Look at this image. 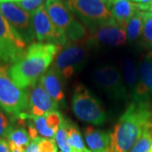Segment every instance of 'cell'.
<instances>
[{
	"mask_svg": "<svg viewBox=\"0 0 152 152\" xmlns=\"http://www.w3.org/2000/svg\"><path fill=\"white\" fill-rule=\"evenodd\" d=\"M61 48L58 44L33 42L26 54L10 67L9 75L17 86L27 90L48 69Z\"/></svg>",
	"mask_w": 152,
	"mask_h": 152,
	"instance_id": "cell-1",
	"label": "cell"
},
{
	"mask_svg": "<svg viewBox=\"0 0 152 152\" xmlns=\"http://www.w3.org/2000/svg\"><path fill=\"white\" fill-rule=\"evenodd\" d=\"M152 121V110L146 101H134L118 121L111 134L115 152H129Z\"/></svg>",
	"mask_w": 152,
	"mask_h": 152,
	"instance_id": "cell-2",
	"label": "cell"
},
{
	"mask_svg": "<svg viewBox=\"0 0 152 152\" xmlns=\"http://www.w3.org/2000/svg\"><path fill=\"white\" fill-rule=\"evenodd\" d=\"M45 10L55 27L64 34L69 42L75 43L87 40V31L73 16L72 12L63 0H46Z\"/></svg>",
	"mask_w": 152,
	"mask_h": 152,
	"instance_id": "cell-3",
	"label": "cell"
},
{
	"mask_svg": "<svg viewBox=\"0 0 152 152\" xmlns=\"http://www.w3.org/2000/svg\"><path fill=\"white\" fill-rule=\"evenodd\" d=\"M72 110L77 118L88 124L102 125L107 120L101 102L83 85H78L75 89Z\"/></svg>",
	"mask_w": 152,
	"mask_h": 152,
	"instance_id": "cell-4",
	"label": "cell"
},
{
	"mask_svg": "<svg viewBox=\"0 0 152 152\" xmlns=\"http://www.w3.org/2000/svg\"><path fill=\"white\" fill-rule=\"evenodd\" d=\"M8 70L7 66L0 64V109L15 118L26 112L27 90L17 86Z\"/></svg>",
	"mask_w": 152,
	"mask_h": 152,
	"instance_id": "cell-5",
	"label": "cell"
},
{
	"mask_svg": "<svg viewBox=\"0 0 152 152\" xmlns=\"http://www.w3.org/2000/svg\"><path fill=\"white\" fill-rule=\"evenodd\" d=\"M65 4L89 30L113 20L111 10L103 0H65Z\"/></svg>",
	"mask_w": 152,
	"mask_h": 152,
	"instance_id": "cell-6",
	"label": "cell"
},
{
	"mask_svg": "<svg viewBox=\"0 0 152 152\" xmlns=\"http://www.w3.org/2000/svg\"><path fill=\"white\" fill-rule=\"evenodd\" d=\"M88 56V49L84 42L82 44L69 43L62 47L55 57L52 67L59 74L63 80H69L76 73L83 69L86 64Z\"/></svg>",
	"mask_w": 152,
	"mask_h": 152,
	"instance_id": "cell-7",
	"label": "cell"
},
{
	"mask_svg": "<svg viewBox=\"0 0 152 152\" xmlns=\"http://www.w3.org/2000/svg\"><path fill=\"white\" fill-rule=\"evenodd\" d=\"M26 45L0 13V61L15 64L26 54Z\"/></svg>",
	"mask_w": 152,
	"mask_h": 152,
	"instance_id": "cell-8",
	"label": "cell"
},
{
	"mask_svg": "<svg viewBox=\"0 0 152 152\" xmlns=\"http://www.w3.org/2000/svg\"><path fill=\"white\" fill-rule=\"evenodd\" d=\"M0 13L26 43L32 42L35 33L33 30L31 14L23 10L15 3L11 2H0Z\"/></svg>",
	"mask_w": 152,
	"mask_h": 152,
	"instance_id": "cell-9",
	"label": "cell"
},
{
	"mask_svg": "<svg viewBox=\"0 0 152 152\" xmlns=\"http://www.w3.org/2000/svg\"><path fill=\"white\" fill-rule=\"evenodd\" d=\"M95 83L110 97L115 100H124L128 93L119 70L113 65H106L93 72Z\"/></svg>",
	"mask_w": 152,
	"mask_h": 152,
	"instance_id": "cell-10",
	"label": "cell"
},
{
	"mask_svg": "<svg viewBox=\"0 0 152 152\" xmlns=\"http://www.w3.org/2000/svg\"><path fill=\"white\" fill-rule=\"evenodd\" d=\"M32 26L35 37L39 42L58 44L61 47L69 43L65 35L55 27L45 10L44 4L40 6L32 14Z\"/></svg>",
	"mask_w": 152,
	"mask_h": 152,
	"instance_id": "cell-11",
	"label": "cell"
},
{
	"mask_svg": "<svg viewBox=\"0 0 152 152\" xmlns=\"http://www.w3.org/2000/svg\"><path fill=\"white\" fill-rule=\"evenodd\" d=\"M58 104L55 102L38 80L27 89V106L26 113L35 117L44 116L57 111Z\"/></svg>",
	"mask_w": 152,
	"mask_h": 152,
	"instance_id": "cell-12",
	"label": "cell"
},
{
	"mask_svg": "<svg viewBox=\"0 0 152 152\" xmlns=\"http://www.w3.org/2000/svg\"><path fill=\"white\" fill-rule=\"evenodd\" d=\"M90 31L91 36L86 40L89 44L98 43L107 47H120L126 43V31L114 20L93 28Z\"/></svg>",
	"mask_w": 152,
	"mask_h": 152,
	"instance_id": "cell-13",
	"label": "cell"
},
{
	"mask_svg": "<svg viewBox=\"0 0 152 152\" xmlns=\"http://www.w3.org/2000/svg\"><path fill=\"white\" fill-rule=\"evenodd\" d=\"M39 82L57 103L58 105L64 103L65 96L64 92L63 79L52 66L40 77Z\"/></svg>",
	"mask_w": 152,
	"mask_h": 152,
	"instance_id": "cell-14",
	"label": "cell"
},
{
	"mask_svg": "<svg viewBox=\"0 0 152 152\" xmlns=\"http://www.w3.org/2000/svg\"><path fill=\"white\" fill-rule=\"evenodd\" d=\"M110 10L114 20L120 26L126 29L131 18L140 10L137 4L130 0H114L110 7Z\"/></svg>",
	"mask_w": 152,
	"mask_h": 152,
	"instance_id": "cell-15",
	"label": "cell"
},
{
	"mask_svg": "<svg viewBox=\"0 0 152 152\" xmlns=\"http://www.w3.org/2000/svg\"><path fill=\"white\" fill-rule=\"evenodd\" d=\"M85 139L91 152H105L111 146V134L92 126L86 129Z\"/></svg>",
	"mask_w": 152,
	"mask_h": 152,
	"instance_id": "cell-16",
	"label": "cell"
},
{
	"mask_svg": "<svg viewBox=\"0 0 152 152\" xmlns=\"http://www.w3.org/2000/svg\"><path fill=\"white\" fill-rule=\"evenodd\" d=\"M123 74L126 85L133 94L135 91L136 86L140 81L139 71L134 60L130 57H125L123 62Z\"/></svg>",
	"mask_w": 152,
	"mask_h": 152,
	"instance_id": "cell-17",
	"label": "cell"
},
{
	"mask_svg": "<svg viewBox=\"0 0 152 152\" xmlns=\"http://www.w3.org/2000/svg\"><path fill=\"white\" fill-rule=\"evenodd\" d=\"M68 142L73 152H87V150L82 139L81 134L78 126L69 119H66Z\"/></svg>",
	"mask_w": 152,
	"mask_h": 152,
	"instance_id": "cell-18",
	"label": "cell"
},
{
	"mask_svg": "<svg viewBox=\"0 0 152 152\" xmlns=\"http://www.w3.org/2000/svg\"><path fill=\"white\" fill-rule=\"evenodd\" d=\"M6 138L8 142L14 144L16 146L23 147L26 149L31 141L28 131L26 129L25 127L20 125H17L16 127L13 126L10 131L8 133Z\"/></svg>",
	"mask_w": 152,
	"mask_h": 152,
	"instance_id": "cell-19",
	"label": "cell"
},
{
	"mask_svg": "<svg viewBox=\"0 0 152 152\" xmlns=\"http://www.w3.org/2000/svg\"><path fill=\"white\" fill-rule=\"evenodd\" d=\"M143 15H144L143 11H137L128 23L126 27V35H127V39L129 42H134L137 40L140 36V34H142Z\"/></svg>",
	"mask_w": 152,
	"mask_h": 152,
	"instance_id": "cell-20",
	"label": "cell"
},
{
	"mask_svg": "<svg viewBox=\"0 0 152 152\" xmlns=\"http://www.w3.org/2000/svg\"><path fill=\"white\" fill-rule=\"evenodd\" d=\"M139 75L140 80L144 83L151 92H152V58L149 53L140 64Z\"/></svg>",
	"mask_w": 152,
	"mask_h": 152,
	"instance_id": "cell-21",
	"label": "cell"
},
{
	"mask_svg": "<svg viewBox=\"0 0 152 152\" xmlns=\"http://www.w3.org/2000/svg\"><path fill=\"white\" fill-rule=\"evenodd\" d=\"M31 118L32 120L33 124L35 125V128L37 131L38 135L40 138L48 139V140H53L54 139L56 134L48 127L45 115L40 116V117H35V116L31 115Z\"/></svg>",
	"mask_w": 152,
	"mask_h": 152,
	"instance_id": "cell-22",
	"label": "cell"
},
{
	"mask_svg": "<svg viewBox=\"0 0 152 152\" xmlns=\"http://www.w3.org/2000/svg\"><path fill=\"white\" fill-rule=\"evenodd\" d=\"M152 122V121H151ZM150 124L144 130L141 136L136 142L129 152H149L152 145V132L150 129Z\"/></svg>",
	"mask_w": 152,
	"mask_h": 152,
	"instance_id": "cell-23",
	"label": "cell"
},
{
	"mask_svg": "<svg viewBox=\"0 0 152 152\" xmlns=\"http://www.w3.org/2000/svg\"><path fill=\"white\" fill-rule=\"evenodd\" d=\"M55 140L57 142L58 146L62 151V152H73L71 147L68 142V135H67V127H66V118L64 119L60 125L59 129L56 134Z\"/></svg>",
	"mask_w": 152,
	"mask_h": 152,
	"instance_id": "cell-24",
	"label": "cell"
},
{
	"mask_svg": "<svg viewBox=\"0 0 152 152\" xmlns=\"http://www.w3.org/2000/svg\"><path fill=\"white\" fill-rule=\"evenodd\" d=\"M142 37L144 42L149 47H152V12H144Z\"/></svg>",
	"mask_w": 152,
	"mask_h": 152,
	"instance_id": "cell-25",
	"label": "cell"
},
{
	"mask_svg": "<svg viewBox=\"0 0 152 152\" xmlns=\"http://www.w3.org/2000/svg\"><path fill=\"white\" fill-rule=\"evenodd\" d=\"M45 116H46V122H47L48 127L50 129L53 131L55 134H57L60 125L62 124V122L64 121V118L63 117V115L60 113L58 110L51 112L49 113L46 114Z\"/></svg>",
	"mask_w": 152,
	"mask_h": 152,
	"instance_id": "cell-26",
	"label": "cell"
},
{
	"mask_svg": "<svg viewBox=\"0 0 152 152\" xmlns=\"http://www.w3.org/2000/svg\"><path fill=\"white\" fill-rule=\"evenodd\" d=\"M15 119H11L6 116L2 109H0V140L6 137L8 133L13 128V122Z\"/></svg>",
	"mask_w": 152,
	"mask_h": 152,
	"instance_id": "cell-27",
	"label": "cell"
},
{
	"mask_svg": "<svg viewBox=\"0 0 152 152\" xmlns=\"http://www.w3.org/2000/svg\"><path fill=\"white\" fill-rule=\"evenodd\" d=\"M42 3H43V0H22L20 2L15 3V4L23 10L26 11L32 15L40 6L42 5Z\"/></svg>",
	"mask_w": 152,
	"mask_h": 152,
	"instance_id": "cell-28",
	"label": "cell"
},
{
	"mask_svg": "<svg viewBox=\"0 0 152 152\" xmlns=\"http://www.w3.org/2000/svg\"><path fill=\"white\" fill-rule=\"evenodd\" d=\"M39 152H57L58 147L54 140H48L40 138L38 140Z\"/></svg>",
	"mask_w": 152,
	"mask_h": 152,
	"instance_id": "cell-29",
	"label": "cell"
},
{
	"mask_svg": "<svg viewBox=\"0 0 152 152\" xmlns=\"http://www.w3.org/2000/svg\"><path fill=\"white\" fill-rule=\"evenodd\" d=\"M152 0H137L135 3L140 10H149Z\"/></svg>",
	"mask_w": 152,
	"mask_h": 152,
	"instance_id": "cell-30",
	"label": "cell"
},
{
	"mask_svg": "<svg viewBox=\"0 0 152 152\" xmlns=\"http://www.w3.org/2000/svg\"><path fill=\"white\" fill-rule=\"evenodd\" d=\"M39 139L36 140H31L30 145L26 148V152H39V150H38V140Z\"/></svg>",
	"mask_w": 152,
	"mask_h": 152,
	"instance_id": "cell-31",
	"label": "cell"
},
{
	"mask_svg": "<svg viewBox=\"0 0 152 152\" xmlns=\"http://www.w3.org/2000/svg\"><path fill=\"white\" fill-rule=\"evenodd\" d=\"M0 152H10L9 142L4 139L0 140Z\"/></svg>",
	"mask_w": 152,
	"mask_h": 152,
	"instance_id": "cell-32",
	"label": "cell"
},
{
	"mask_svg": "<svg viewBox=\"0 0 152 152\" xmlns=\"http://www.w3.org/2000/svg\"><path fill=\"white\" fill-rule=\"evenodd\" d=\"M9 146H10V152H26V148H23V147H19L15 145L14 144L10 143L9 142Z\"/></svg>",
	"mask_w": 152,
	"mask_h": 152,
	"instance_id": "cell-33",
	"label": "cell"
},
{
	"mask_svg": "<svg viewBox=\"0 0 152 152\" xmlns=\"http://www.w3.org/2000/svg\"><path fill=\"white\" fill-rule=\"evenodd\" d=\"M22 0H0V2H11V3H18Z\"/></svg>",
	"mask_w": 152,
	"mask_h": 152,
	"instance_id": "cell-34",
	"label": "cell"
},
{
	"mask_svg": "<svg viewBox=\"0 0 152 152\" xmlns=\"http://www.w3.org/2000/svg\"><path fill=\"white\" fill-rule=\"evenodd\" d=\"M114 0H107V3H108V7L109 9H110V7L112 5V4H113V2Z\"/></svg>",
	"mask_w": 152,
	"mask_h": 152,
	"instance_id": "cell-35",
	"label": "cell"
},
{
	"mask_svg": "<svg viewBox=\"0 0 152 152\" xmlns=\"http://www.w3.org/2000/svg\"><path fill=\"white\" fill-rule=\"evenodd\" d=\"M150 12H152V2L151 3V7H150Z\"/></svg>",
	"mask_w": 152,
	"mask_h": 152,
	"instance_id": "cell-36",
	"label": "cell"
},
{
	"mask_svg": "<svg viewBox=\"0 0 152 152\" xmlns=\"http://www.w3.org/2000/svg\"><path fill=\"white\" fill-rule=\"evenodd\" d=\"M104 2H105V3H106V4H107V6H108V3H107V0H103ZM109 8V7H108Z\"/></svg>",
	"mask_w": 152,
	"mask_h": 152,
	"instance_id": "cell-37",
	"label": "cell"
},
{
	"mask_svg": "<svg viewBox=\"0 0 152 152\" xmlns=\"http://www.w3.org/2000/svg\"><path fill=\"white\" fill-rule=\"evenodd\" d=\"M149 54H150V56L151 57V58H152V52H151V53H149Z\"/></svg>",
	"mask_w": 152,
	"mask_h": 152,
	"instance_id": "cell-38",
	"label": "cell"
},
{
	"mask_svg": "<svg viewBox=\"0 0 152 152\" xmlns=\"http://www.w3.org/2000/svg\"><path fill=\"white\" fill-rule=\"evenodd\" d=\"M149 152H152V145H151V150H150V151Z\"/></svg>",
	"mask_w": 152,
	"mask_h": 152,
	"instance_id": "cell-39",
	"label": "cell"
},
{
	"mask_svg": "<svg viewBox=\"0 0 152 152\" xmlns=\"http://www.w3.org/2000/svg\"><path fill=\"white\" fill-rule=\"evenodd\" d=\"M130 1H132V2H134V3H135L137 0H130Z\"/></svg>",
	"mask_w": 152,
	"mask_h": 152,
	"instance_id": "cell-40",
	"label": "cell"
},
{
	"mask_svg": "<svg viewBox=\"0 0 152 152\" xmlns=\"http://www.w3.org/2000/svg\"><path fill=\"white\" fill-rule=\"evenodd\" d=\"M87 152H91V151H89V150H88V151H87Z\"/></svg>",
	"mask_w": 152,
	"mask_h": 152,
	"instance_id": "cell-41",
	"label": "cell"
}]
</instances>
